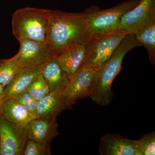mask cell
Masks as SVG:
<instances>
[{
	"mask_svg": "<svg viewBox=\"0 0 155 155\" xmlns=\"http://www.w3.org/2000/svg\"><path fill=\"white\" fill-rule=\"evenodd\" d=\"M5 87L0 84V118L3 113L2 96Z\"/></svg>",
	"mask_w": 155,
	"mask_h": 155,
	"instance_id": "603a6c76",
	"label": "cell"
},
{
	"mask_svg": "<svg viewBox=\"0 0 155 155\" xmlns=\"http://www.w3.org/2000/svg\"><path fill=\"white\" fill-rule=\"evenodd\" d=\"M50 143L38 142L28 139L23 150V155L51 154Z\"/></svg>",
	"mask_w": 155,
	"mask_h": 155,
	"instance_id": "44dd1931",
	"label": "cell"
},
{
	"mask_svg": "<svg viewBox=\"0 0 155 155\" xmlns=\"http://www.w3.org/2000/svg\"><path fill=\"white\" fill-rule=\"evenodd\" d=\"M28 140L26 127L0 118V155H22Z\"/></svg>",
	"mask_w": 155,
	"mask_h": 155,
	"instance_id": "52a82bcc",
	"label": "cell"
},
{
	"mask_svg": "<svg viewBox=\"0 0 155 155\" xmlns=\"http://www.w3.org/2000/svg\"><path fill=\"white\" fill-rule=\"evenodd\" d=\"M57 118L32 119L26 126L28 139L38 142L50 143L59 135Z\"/></svg>",
	"mask_w": 155,
	"mask_h": 155,
	"instance_id": "4fadbf2b",
	"label": "cell"
},
{
	"mask_svg": "<svg viewBox=\"0 0 155 155\" xmlns=\"http://www.w3.org/2000/svg\"><path fill=\"white\" fill-rule=\"evenodd\" d=\"M3 109L1 118L18 126L26 127L34 119L25 106L14 99L4 101Z\"/></svg>",
	"mask_w": 155,
	"mask_h": 155,
	"instance_id": "2e32d148",
	"label": "cell"
},
{
	"mask_svg": "<svg viewBox=\"0 0 155 155\" xmlns=\"http://www.w3.org/2000/svg\"><path fill=\"white\" fill-rule=\"evenodd\" d=\"M91 38L84 12L71 13L49 10L47 42L54 58L73 45L87 46Z\"/></svg>",
	"mask_w": 155,
	"mask_h": 155,
	"instance_id": "6da1fadb",
	"label": "cell"
},
{
	"mask_svg": "<svg viewBox=\"0 0 155 155\" xmlns=\"http://www.w3.org/2000/svg\"><path fill=\"white\" fill-rule=\"evenodd\" d=\"M127 35L125 31L119 30L91 38L87 46L86 56L80 68L98 71Z\"/></svg>",
	"mask_w": 155,
	"mask_h": 155,
	"instance_id": "5b68a950",
	"label": "cell"
},
{
	"mask_svg": "<svg viewBox=\"0 0 155 155\" xmlns=\"http://www.w3.org/2000/svg\"><path fill=\"white\" fill-rule=\"evenodd\" d=\"M64 89L50 92L38 101L37 118L41 119H52L64 110L69 108L66 103Z\"/></svg>",
	"mask_w": 155,
	"mask_h": 155,
	"instance_id": "7c38bea8",
	"label": "cell"
},
{
	"mask_svg": "<svg viewBox=\"0 0 155 155\" xmlns=\"http://www.w3.org/2000/svg\"><path fill=\"white\" fill-rule=\"evenodd\" d=\"M140 46L145 47L148 52L150 63L155 64V24L146 26L134 34Z\"/></svg>",
	"mask_w": 155,
	"mask_h": 155,
	"instance_id": "e0dca14e",
	"label": "cell"
},
{
	"mask_svg": "<svg viewBox=\"0 0 155 155\" xmlns=\"http://www.w3.org/2000/svg\"><path fill=\"white\" fill-rule=\"evenodd\" d=\"M87 46L82 45H73L55 57L61 68L69 76L74 75L83 64L86 56Z\"/></svg>",
	"mask_w": 155,
	"mask_h": 155,
	"instance_id": "5bb4252c",
	"label": "cell"
},
{
	"mask_svg": "<svg viewBox=\"0 0 155 155\" xmlns=\"http://www.w3.org/2000/svg\"><path fill=\"white\" fill-rule=\"evenodd\" d=\"M141 0H129L110 8L103 10L92 6L84 11L91 38L119 31L121 18L127 11L135 8Z\"/></svg>",
	"mask_w": 155,
	"mask_h": 155,
	"instance_id": "277c9868",
	"label": "cell"
},
{
	"mask_svg": "<svg viewBox=\"0 0 155 155\" xmlns=\"http://www.w3.org/2000/svg\"><path fill=\"white\" fill-rule=\"evenodd\" d=\"M26 90L37 101L50 93L48 85L41 73L34 78Z\"/></svg>",
	"mask_w": 155,
	"mask_h": 155,
	"instance_id": "d6986e66",
	"label": "cell"
},
{
	"mask_svg": "<svg viewBox=\"0 0 155 155\" xmlns=\"http://www.w3.org/2000/svg\"><path fill=\"white\" fill-rule=\"evenodd\" d=\"M140 46L134 34H127L102 67L97 71L92 88L91 99L102 106H107L114 96L112 85L119 74L123 58L130 50Z\"/></svg>",
	"mask_w": 155,
	"mask_h": 155,
	"instance_id": "7a4b0ae2",
	"label": "cell"
},
{
	"mask_svg": "<svg viewBox=\"0 0 155 155\" xmlns=\"http://www.w3.org/2000/svg\"><path fill=\"white\" fill-rule=\"evenodd\" d=\"M41 74L48 85L50 92L64 89L69 77L55 58L43 65Z\"/></svg>",
	"mask_w": 155,
	"mask_h": 155,
	"instance_id": "9a60e30c",
	"label": "cell"
},
{
	"mask_svg": "<svg viewBox=\"0 0 155 155\" xmlns=\"http://www.w3.org/2000/svg\"><path fill=\"white\" fill-rule=\"evenodd\" d=\"M20 69L14 57L0 59V84L5 87Z\"/></svg>",
	"mask_w": 155,
	"mask_h": 155,
	"instance_id": "ac0fdd59",
	"label": "cell"
},
{
	"mask_svg": "<svg viewBox=\"0 0 155 155\" xmlns=\"http://www.w3.org/2000/svg\"><path fill=\"white\" fill-rule=\"evenodd\" d=\"M12 99L25 106L34 119L37 118L38 101L35 99L26 90L17 95Z\"/></svg>",
	"mask_w": 155,
	"mask_h": 155,
	"instance_id": "7402d4cb",
	"label": "cell"
},
{
	"mask_svg": "<svg viewBox=\"0 0 155 155\" xmlns=\"http://www.w3.org/2000/svg\"><path fill=\"white\" fill-rule=\"evenodd\" d=\"M99 153L101 155H141L133 140L116 133L101 137Z\"/></svg>",
	"mask_w": 155,
	"mask_h": 155,
	"instance_id": "30bf717a",
	"label": "cell"
},
{
	"mask_svg": "<svg viewBox=\"0 0 155 155\" xmlns=\"http://www.w3.org/2000/svg\"><path fill=\"white\" fill-rule=\"evenodd\" d=\"M133 140L141 155L155 154V131L144 134L140 139Z\"/></svg>",
	"mask_w": 155,
	"mask_h": 155,
	"instance_id": "ffe728a7",
	"label": "cell"
},
{
	"mask_svg": "<svg viewBox=\"0 0 155 155\" xmlns=\"http://www.w3.org/2000/svg\"><path fill=\"white\" fill-rule=\"evenodd\" d=\"M19 42V51L14 56L19 68L40 66L54 58L47 42L30 40H23Z\"/></svg>",
	"mask_w": 155,
	"mask_h": 155,
	"instance_id": "9c48e42d",
	"label": "cell"
},
{
	"mask_svg": "<svg viewBox=\"0 0 155 155\" xmlns=\"http://www.w3.org/2000/svg\"><path fill=\"white\" fill-rule=\"evenodd\" d=\"M49 10L37 8L18 9L13 14L12 28L13 34L19 41L30 40L47 42V33Z\"/></svg>",
	"mask_w": 155,
	"mask_h": 155,
	"instance_id": "3957f363",
	"label": "cell"
},
{
	"mask_svg": "<svg viewBox=\"0 0 155 155\" xmlns=\"http://www.w3.org/2000/svg\"><path fill=\"white\" fill-rule=\"evenodd\" d=\"M43 65L21 68L5 87L3 103L26 90L34 78L41 73Z\"/></svg>",
	"mask_w": 155,
	"mask_h": 155,
	"instance_id": "8fae6325",
	"label": "cell"
},
{
	"mask_svg": "<svg viewBox=\"0 0 155 155\" xmlns=\"http://www.w3.org/2000/svg\"><path fill=\"white\" fill-rule=\"evenodd\" d=\"M155 24V0H141L135 8L122 16L119 30L134 34L141 28Z\"/></svg>",
	"mask_w": 155,
	"mask_h": 155,
	"instance_id": "8992f818",
	"label": "cell"
},
{
	"mask_svg": "<svg viewBox=\"0 0 155 155\" xmlns=\"http://www.w3.org/2000/svg\"><path fill=\"white\" fill-rule=\"evenodd\" d=\"M96 74L94 70L80 68L74 75L69 76L63 91L69 108L78 100L90 97Z\"/></svg>",
	"mask_w": 155,
	"mask_h": 155,
	"instance_id": "ba28073f",
	"label": "cell"
}]
</instances>
